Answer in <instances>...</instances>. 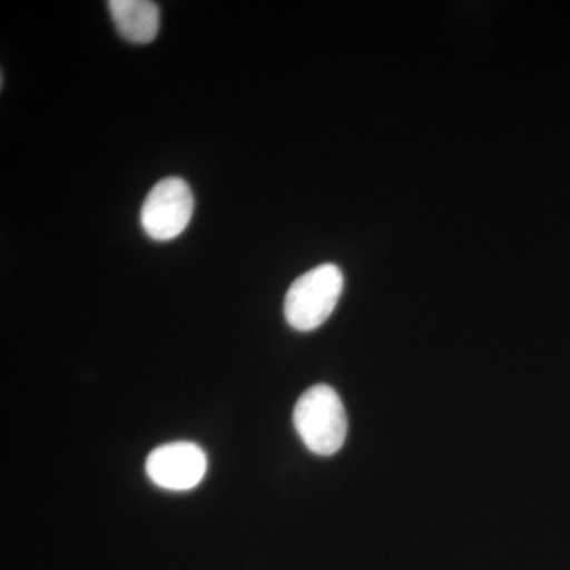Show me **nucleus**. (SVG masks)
Segmentation results:
<instances>
[{"label":"nucleus","instance_id":"nucleus-5","mask_svg":"<svg viewBox=\"0 0 570 570\" xmlns=\"http://www.w3.org/2000/svg\"><path fill=\"white\" fill-rule=\"evenodd\" d=\"M112 22L119 36L130 43H151L160 28L159 7L149 0H110Z\"/></svg>","mask_w":570,"mask_h":570},{"label":"nucleus","instance_id":"nucleus-2","mask_svg":"<svg viewBox=\"0 0 570 570\" xmlns=\"http://www.w3.org/2000/svg\"><path fill=\"white\" fill-rule=\"evenodd\" d=\"M344 276L340 266L318 265L294 281L285 295L284 314L298 332H313L324 325L340 302Z\"/></svg>","mask_w":570,"mask_h":570},{"label":"nucleus","instance_id":"nucleus-3","mask_svg":"<svg viewBox=\"0 0 570 570\" xmlns=\"http://www.w3.org/2000/svg\"><path fill=\"white\" fill-rule=\"evenodd\" d=\"M195 200L189 184L165 178L149 190L141 206V227L156 242H170L186 230L194 216Z\"/></svg>","mask_w":570,"mask_h":570},{"label":"nucleus","instance_id":"nucleus-1","mask_svg":"<svg viewBox=\"0 0 570 570\" xmlns=\"http://www.w3.org/2000/svg\"><path fill=\"white\" fill-rule=\"evenodd\" d=\"M294 423L307 450L316 455H335L346 442V409L330 385H314L299 396L294 409Z\"/></svg>","mask_w":570,"mask_h":570},{"label":"nucleus","instance_id":"nucleus-4","mask_svg":"<svg viewBox=\"0 0 570 570\" xmlns=\"http://www.w3.org/2000/svg\"><path fill=\"white\" fill-rule=\"evenodd\" d=\"M208 459L200 445L194 442H171L160 445L146 460L148 478L165 490H193L204 480Z\"/></svg>","mask_w":570,"mask_h":570}]
</instances>
